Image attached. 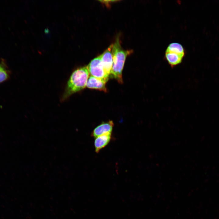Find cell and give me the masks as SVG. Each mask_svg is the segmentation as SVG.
<instances>
[{"instance_id": "8", "label": "cell", "mask_w": 219, "mask_h": 219, "mask_svg": "<svg viewBox=\"0 0 219 219\" xmlns=\"http://www.w3.org/2000/svg\"><path fill=\"white\" fill-rule=\"evenodd\" d=\"M111 134L103 135L96 137L94 141L95 151L97 153L106 147L109 142Z\"/></svg>"}, {"instance_id": "1", "label": "cell", "mask_w": 219, "mask_h": 219, "mask_svg": "<svg viewBox=\"0 0 219 219\" xmlns=\"http://www.w3.org/2000/svg\"><path fill=\"white\" fill-rule=\"evenodd\" d=\"M89 75L87 66L74 70L68 81L62 100H64L72 94L83 89L86 86Z\"/></svg>"}, {"instance_id": "4", "label": "cell", "mask_w": 219, "mask_h": 219, "mask_svg": "<svg viewBox=\"0 0 219 219\" xmlns=\"http://www.w3.org/2000/svg\"><path fill=\"white\" fill-rule=\"evenodd\" d=\"M87 67L91 76L107 82L109 75L104 69L100 55L92 59Z\"/></svg>"}, {"instance_id": "9", "label": "cell", "mask_w": 219, "mask_h": 219, "mask_svg": "<svg viewBox=\"0 0 219 219\" xmlns=\"http://www.w3.org/2000/svg\"><path fill=\"white\" fill-rule=\"evenodd\" d=\"M8 75L6 71L2 65H0V83L8 78Z\"/></svg>"}, {"instance_id": "7", "label": "cell", "mask_w": 219, "mask_h": 219, "mask_svg": "<svg viewBox=\"0 0 219 219\" xmlns=\"http://www.w3.org/2000/svg\"><path fill=\"white\" fill-rule=\"evenodd\" d=\"M107 82L90 76L89 77L86 85V86L90 89H95L100 90L106 91L105 84Z\"/></svg>"}, {"instance_id": "3", "label": "cell", "mask_w": 219, "mask_h": 219, "mask_svg": "<svg viewBox=\"0 0 219 219\" xmlns=\"http://www.w3.org/2000/svg\"><path fill=\"white\" fill-rule=\"evenodd\" d=\"M185 55L182 45L178 43H172L167 47L165 51V58L172 68L181 63Z\"/></svg>"}, {"instance_id": "6", "label": "cell", "mask_w": 219, "mask_h": 219, "mask_svg": "<svg viewBox=\"0 0 219 219\" xmlns=\"http://www.w3.org/2000/svg\"><path fill=\"white\" fill-rule=\"evenodd\" d=\"M114 124L112 121L103 123L96 127L93 130L91 136L96 138L99 136L111 134Z\"/></svg>"}, {"instance_id": "2", "label": "cell", "mask_w": 219, "mask_h": 219, "mask_svg": "<svg viewBox=\"0 0 219 219\" xmlns=\"http://www.w3.org/2000/svg\"><path fill=\"white\" fill-rule=\"evenodd\" d=\"M131 50H125L122 47L119 37L113 44L112 54L113 65L110 75L119 82H122V71L127 57L131 53Z\"/></svg>"}, {"instance_id": "5", "label": "cell", "mask_w": 219, "mask_h": 219, "mask_svg": "<svg viewBox=\"0 0 219 219\" xmlns=\"http://www.w3.org/2000/svg\"><path fill=\"white\" fill-rule=\"evenodd\" d=\"M112 47L113 44L110 45L105 51L100 55L104 69L109 75H110L113 63Z\"/></svg>"}]
</instances>
